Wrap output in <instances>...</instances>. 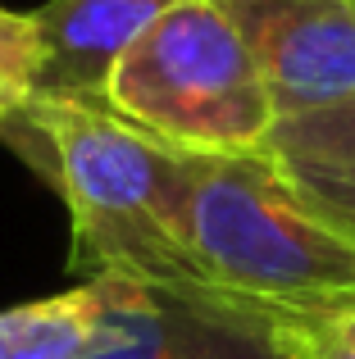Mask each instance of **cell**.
Masks as SVG:
<instances>
[{
	"label": "cell",
	"mask_w": 355,
	"mask_h": 359,
	"mask_svg": "<svg viewBox=\"0 0 355 359\" xmlns=\"http://www.w3.org/2000/svg\"><path fill=\"white\" fill-rule=\"evenodd\" d=\"M146 282L91 278L73 291L0 309V359H82L142 305Z\"/></svg>",
	"instance_id": "cell-7"
},
{
	"label": "cell",
	"mask_w": 355,
	"mask_h": 359,
	"mask_svg": "<svg viewBox=\"0 0 355 359\" xmlns=\"http://www.w3.org/2000/svg\"><path fill=\"white\" fill-rule=\"evenodd\" d=\"M260 155L278 164H355V96L278 118Z\"/></svg>",
	"instance_id": "cell-8"
},
{
	"label": "cell",
	"mask_w": 355,
	"mask_h": 359,
	"mask_svg": "<svg viewBox=\"0 0 355 359\" xmlns=\"http://www.w3.org/2000/svg\"><path fill=\"white\" fill-rule=\"evenodd\" d=\"M178 237L214 291L264 314L355 309V241L323 223L269 155L187 150Z\"/></svg>",
	"instance_id": "cell-2"
},
{
	"label": "cell",
	"mask_w": 355,
	"mask_h": 359,
	"mask_svg": "<svg viewBox=\"0 0 355 359\" xmlns=\"http://www.w3.org/2000/svg\"><path fill=\"white\" fill-rule=\"evenodd\" d=\"M82 359H296L287 318L214 287H146L142 305Z\"/></svg>",
	"instance_id": "cell-5"
},
{
	"label": "cell",
	"mask_w": 355,
	"mask_h": 359,
	"mask_svg": "<svg viewBox=\"0 0 355 359\" xmlns=\"http://www.w3.org/2000/svg\"><path fill=\"white\" fill-rule=\"evenodd\" d=\"M178 0H46L32 9L41 69L36 100H87L100 105L119 55Z\"/></svg>",
	"instance_id": "cell-6"
},
{
	"label": "cell",
	"mask_w": 355,
	"mask_h": 359,
	"mask_svg": "<svg viewBox=\"0 0 355 359\" xmlns=\"http://www.w3.org/2000/svg\"><path fill=\"white\" fill-rule=\"evenodd\" d=\"M264 73L278 118L355 96V0H210Z\"/></svg>",
	"instance_id": "cell-4"
},
{
	"label": "cell",
	"mask_w": 355,
	"mask_h": 359,
	"mask_svg": "<svg viewBox=\"0 0 355 359\" xmlns=\"http://www.w3.org/2000/svg\"><path fill=\"white\" fill-rule=\"evenodd\" d=\"M278 168L323 223H333L355 241V164H278Z\"/></svg>",
	"instance_id": "cell-10"
},
{
	"label": "cell",
	"mask_w": 355,
	"mask_h": 359,
	"mask_svg": "<svg viewBox=\"0 0 355 359\" xmlns=\"http://www.w3.org/2000/svg\"><path fill=\"white\" fill-rule=\"evenodd\" d=\"M0 141L64 201L69 269L82 282L210 287L178 237L187 150L146 137L105 105L36 96L0 118Z\"/></svg>",
	"instance_id": "cell-1"
},
{
	"label": "cell",
	"mask_w": 355,
	"mask_h": 359,
	"mask_svg": "<svg viewBox=\"0 0 355 359\" xmlns=\"http://www.w3.org/2000/svg\"><path fill=\"white\" fill-rule=\"evenodd\" d=\"M100 105L196 155H260L278 123L260 64L210 0L164 9L119 55Z\"/></svg>",
	"instance_id": "cell-3"
},
{
	"label": "cell",
	"mask_w": 355,
	"mask_h": 359,
	"mask_svg": "<svg viewBox=\"0 0 355 359\" xmlns=\"http://www.w3.org/2000/svg\"><path fill=\"white\" fill-rule=\"evenodd\" d=\"M296 359H355V309L319 318H287Z\"/></svg>",
	"instance_id": "cell-11"
},
{
	"label": "cell",
	"mask_w": 355,
	"mask_h": 359,
	"mask_svg": "<svg viewBox=\"0 0 355 359\" xmlns=\"http://www.w3.org/2000/svg\"><path fill=\"white\" fill-rule=\"evenodd\" d=\"M36 69H41V41L32 14L0 9V118L32 100Z\"/></svg>",
	"instance_id": "cell-9"
}]
</instances>
